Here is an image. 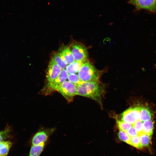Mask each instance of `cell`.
<instances>
[{"label": "cell", "mask_w": 156, "mask_h": 156, "mask_svg": "<svg viewBox=\"0 0 156 156\" xmlns=\"http://www.w3.org/2000/svg\"><path fill=\"white\" fill-rule=\"evenodd\" d=\"M76 88V95L89 98L101 104L104 89L99 81L82 82Z\"/></svg>", "instance_id": "1"}, {"label": "cell", "mask_w": 156, "mask_h": 156, "mask_svg": "<svg viewBox=\"0 0 156 156\" xmlns=\"http://www.w3.org/2000/svg\"><path fill=\"white\" fill-rule=\"evenodd\" d=\"M100 75L98 70L89 61L83 63L78 72V76L82 82L99 81Z\"/></svg>", "instance_id": "2"}, {"label": "cell", "mask_w": 156, "mask_h": 156, "mask_svg": "<svg viewBox=\"0 0 156 156\" xmlns=\"http://www.w3.org/2000/svg\"><path fill=\"white\" fill-rule=\"evenodd\" d=\"M70 49L75 61L83 63L87 61L88 51L87 49L83 44L75 42Z\"/></svg>", "instance_id": "3"}, {"label": "cell", "mask_w": 156, "mask_h": 156, "mask_svg": "<svg viewBox=\"0 0 156 156\" xmlns=\"http://www.w3.org/2000/svg\"><path fill=\"white\" fill-rule=\"evenodd\" d=\"M141 106L131 107L124 111L121 114L122 120L134 124L140 119Z\"/></svg>", "instance_id": "4"}, {"label": "cell", "mask_w": 156, "mask_h": 156, "mask_svg": "<svg viewBox=\"0 0 156 156\" xmlns=\"http://www.w3.org/2000/svg\"><path fill=\"white\" fill-rule=\"evenodd\" d=\"M129 3L138 10L144 9L156 12V0H130Z\"/></svg>", "instance_id": "5"}, {"label": "cell", "mask_w": 156, "mask_h": 156, "mask_svg": "<svg viewBox=\"0 0 156 156\" xmlns=\"http://www.w3.org/2000/svg\"><path fill=\"white\" fill-rule=\"evenodd\" d=\"M76 86L69 81H65L57 90L67 99L70 101L76 94Z\"/></svg>", "instance_id": "6"}, {"label": "cell", "mask_w": 156, "mask_h": 156, "mask_svg": "<svg viewBox=\"0 0 156 156\" xmlns=\"http://www.w3.org/2000/svg\"><path fill=\"white\" fill-rule=\"evenodd\" d=\"M68 74L66 70H62L59 75L52 82H48L46 90L48 93L57 90L61 84L68 79Z\"/></svg>", "instance_id": "7"}, {"label": "cell", "mask_w": 156, "mask_h": 156, "mask_svg": "<svg viewBox=\"0 0 156 156\" xmlns=\"http://www.w3.org/2000/svg\"><path fill=\"white\" fill-rule=\"evenodd\" d=\"M62 69L52 59L50 61L46 73L48 82H52L59 75Z\"/></svg>", "instance_id": "8"}, {"label": "cell", "mask_w": 156, "mask_h": 156, "mask_svg": "<svg viewBox=\"0 0 156 156\" xmlns=\"http://www.w3.org/2000/svg\"><path fill=\"white\" fill-rule=\"evenodd\" d=\"M58 53L63 60L67 65L75 61L70 49L68 47H64L61 49Z\"/></svg>", "instance_id": "9"}, {"label": "cell", "mask_w": 156, "mask_h": 156, "mask_svg": "<svg viewBox=\"0 0 156 156\" xmlns=\"http://www.w3.org/2000/svg\"><path fill=\"white\" fill-rule=\"evenodd\" d=\"M48 138L47 134L44 131H41L37 133L32 138V145H37L44 143Z\"/></svg>", "instance_id": "10"}, {"label": "cell", "mask_w": 156, "mask_h": 156, "mask_svg": "<svg viewBox=\"0 0 156 156\" xmlns=\"http://www.w3.org/2000/svg\"><path fill=\"white\" fill-rule=\"evenodd\" d=\"M153 114L147 106H141L140 119L142 121L148 120L153 119Z\"/></svg>", "instance_id": "11"}, {"label": "cell", "mask_w": 156, "mask_h": 156, "mask_svg": "<svg viewBox=\"0 0 156 156\" xmlns=\"http://www.w3.org/2000/svg\"><path fill=\"white\" fill-rule=\"evenodd\" d=\"M154 122L153 119L144 121L143 123V131L152 137L154 129Z\"/></svg>", "instance_id": "12"}, {"label": "cell", "mask_w": 156, "mask_h": 156, "mask_svg": "<svg viewBox=\"0 0 156 156\" xmlns=\"http://www.w3.org/2000/svg\"><path fill=\"white\" fill-rule=\"evenodd\" d=\"M10 141H4L0 142V156H7L12 146Z\"/></svg>", "instance_id": "13"}, {"label": "cell", "mask_w": 156, "mask_h": 156, "mask_svg": "<svg viewBox=\"0 0 156 156\" xmlns=\"http://www.w3.org/2000/svg\"><path fill=\"white\" fill-rule=\"evenodd\" d=\"M83 63L75 61L67 66L66 70L68 74H75L78 72Z\"/></svg>", "instance_id": "14"}, {"label": "cell", "mask_w": 156, "mask_h": 156, "mask_svg": "<svg viewBox=\"0 0 156 156\" xmlns=\"http://www.w3.org/2000/svg\"><path fill=\"white\" fill-rule=\"evenodd\" d=\"M44 146V143L37 145H32L29 156H39L42 152Z\"/></svg>", "instance_id": "15"}, {"label": "cell", "mask_w": 156, "mask_h": 156, "mask_svg": "<svg viewBox=\"0 0 156 156\" xmlns=\"http://www.w3.org/2000/svg\"><path fill=\"white\" fill-rule=\"evenodd\" d=\"M139 136L142 148L149 147L151 143L152 137L144 133H141L139 135Z\"/></svg>", "instance_id": "16"}, {"label": "cell", "mask_w": 156, "mask_h": 156, "mask_svg": "<svg viewBox=\"0 0 156 156\" xmlns=\"http://www.w3.org/2000/svg\"><path fill=\"white\" fill-rule=\"evenodd\" d=\"M62 70H66L67 64L62 60L59 53H56L53 55L51 59Z\"/></svg>", "instance_id": "17"}, {"label": "cell", "mask_w": 156, "mask_h": 156, "mask_svg": "<svg viewBox=\"0 0 156 156\" xmlns=\"http://www.w3.org/2000/svg\"><path fill=\"white\" fill-rule=\"evenodd\" d=\"M117 125L118 128L121 130L126 131L133 126L130 123L125 122L122 120L116 119Z\"/></svg>", "instance_id": "18"}, {"label": "cell", "mask_w": 156, "mask_h": 156, "mask_svg": "<svg viewBox=\"0 0 156 156\" xmlns=\"http://www.w3.org/2000/svg\"><path fill=\"white\" fill-rule=\"evenodd\" d=\"M130 145L138 149L142 148L139 135L131 137Z\"/></svg>", "instance_id": "19"}, {"label": "cell", "mask_w": 156, "mask_h": 156, "mask_svg": "<svg viewBox=\"0 0 156 156\" xmlns=\"http://www.w3.org/2000/svg\"><path fill=\"white\" fill-rule=\"evenodd\" d=\"M118 136L121 141L130 144L131 137L127 134L126 131L120 130L118 133Z\"/></svg>", "instance_id": "20"}, {"label": "cell", "mask_w": 156, "mask_h": 156, "mask_svg": "<svg viewBox=\"0 0 156 156\" xmlns=\"http://www.w3.org/2000/svg\"><path fill=\"white\" fill-rule=\"evenodd\" d=\"M68 79L69 81L73 83L76 86L82 82L80 80L78 75L75 73L68 74Z\"/></svg>", "instance_id": "21"}, {"label": "cell", "mask_w": 156, "mask_h": 156, "mask_svg": "<svg viewBox=\"0 0 156 156\" xmlns=\"http://www.w3.org/2000/svg\"><path fill=\"white\" fill-rule=\"evenodd\" d=\"M144 121L140 119L132 125L137 131L139 135L141 133H144L143 131V123Z\"/></svg>", "instance_id": "22"}, {"label": "cell", "mask_w": 156, "mask_h": 156, "mask_svg": "<svg viewBox=\"0 0 156 156\" xmlns=\"http://www.w3.org/2000/svg\"><path fill=\"white\" fill-rule=\"evenodd\" d=\"M10 130L6 129L0 131V142L5 141L9 136Z\"/></svg>", "instance_id": "23"}, {"label": "cell", "mask_w": 156, "mask_h": 156, "mask_svg": "<svg viewBox=\"0 0 156 156\" xmlns=\"http://www.w3.org/2000/svg\"><path fill=\"white\" fill-rule=\"evenodd\" d=\"M126 132L130 137L139 135L137 131L133 126Z\"/></svg>", "instance_id": "24"}, {"label": "cell", "mask_w": 156, "mask_h": 156, "mask_svg": "<svg viewBox=\"0 0 156 156\" xmlns=\"http://www.w3.org/2000/svg\"></svg>", "instance_id": "25"}]
</instances>
